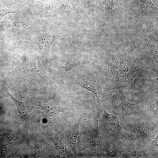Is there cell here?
<instances>
[{
  "mask_svg": "<svg viewBox=\"0 0 158 158\" xmlns=\"http://www.w3.org/2000/svg\"><path fill=\"white\" fill-rule=\"evenodd\" d=\"M40 105L44 111L47 114L56 115L63 110V108L51 102H44Z\"/></svg>",
  "mask_w": 158,
  "mask_h": 158,
  "instance_id": "obj_22",
  "label": "cell"
},
{
  "mask_svg": "<svg viewBox=\"0 0 158 158\" xmlns=\"http://www.w3.org/2000/svg\"><path fill=\"white\" fill-rule=\"evenodd\" d=\"M150 74L145 69L131 71L119 74L116 79L122 92L141 90L158 82V77L151 78Z\"/></svg>",
  "mask_w": 158,
  "mask_h": 158,
  "instance_id": "obj_2",
  "label": "cell"
},
{
  "mask_svg": "<svg viewBox=\"0 0 158 158\" xmlns=\"http://www.w3.org/2000/svg\"><path fill=\"white\" fill-rule=\"evenodd\" d=\"M89 62L86 56L81 54H76L69 56L64 59L61 63L62 71H68L76 66L86 64Z\"/></svg>",
  "mask_w": 158,
  "mask_h": 158,
  "instance_id": "obj_14",
  "label": "cell"
},
{
  "mask_svg": "<svg viewBox=\"0 0 158 158\" xmlns=\"http://www.w3.org/2000/svg\"><path fill=\"white\" fill-rule=\"evenodd\" d=\"M127 92H122L120 97V103L116 106L111 113L118 116L119 120H123L134 114L142 113L146 111L143 108L144 104L139 101L135 103H131L126 99Z\"/></svg>",
  "mask_w": 158,
  "mask_h": 158,
  "instance_id": "obj_4",
  "label": "cell"
},
{
  "mask_svg": "<svg viewBox=\"0 0 158 158\" xmlns=\"http://www.w3.org/2000/svg\"><path fill=\"white\" fill-rule=\"evenodd\" d=\"M95 75L82 77L79 80V85L83 88L91 92L95 96L97 107L106 105L103 97L101 88L97 84V78Z\"/></svg>",
  "mask_w": 158,
  "mask_h": 158,
  "instance_id": "obj_12",
  "label": "cell"
},
{
  "mask_svg": "<svg viewBox=\"0 0 158 158\" xmlns=\"http://www.w3.org/2000/svg\"><path fill=\"white\" fill-rule=\"evenodd\" d=\"M56 39L55 35L42 33L39 34L35 36L34 38V41L38 45L40 50L46 52L49 50Z\"/></svg>",
  "mask_w": 158,
  "mask_h": 158,
  "instance_id": "obj_18",
  "label": "cell"
},
{
  "mask_svg": "<svg viewBox=\"0 0 158 158\" xmlns=\"http://www.w3.org/2000/svg\"><path fill=\"white\" fill-rule=\"evenodd\" d=\"M147 66L140 55L131 53H121L118 71L119 74H121L131 71L145 69Z\"/></svg>",
  "mask_w": 158,
  "mask_h": 158,
  "instance_id": "obj_9",
  "label": "cell"
},
{
  "mask_svg": "<svg viewBox=\"0 0 158 158\" xmlns=\"http://www.w3.org/2000/svg\"><path fill=\"white\" fill-rule=\"evenodd\" d=\"M10 55L6 44L4 41H0V56L4 57H7Z\"/></svg>",
  "mask_w": 158,
  "mask_h": 158,
  "instance_id": "obj_25",
  "label": "cell"
},
{
  "mask_svg": "<svg viewBox=\"0 0 158 158\" xmlns=\"http://www.w3.org/2000/svg\"><path fill=\"white\" fill-rule=\"evenodd\" d=\"M79 133V122H75L70 125L66 132L68 142L74 154L76 155V142Z\"/></svg>",
  "mask_w": 158,
  "mask_h": 158,
  "instance_id": "obj_17",
  "label": "cell"
},
{
  "mask_svg": "<svg viewBox=\"0 0 158 158\" xmlns=\"http://www.w3.org/2000/svg\"><path fill=\"white\" fill-rule=\"evenodd\" d=\"M143 45V53L140 55L147 66L158 69V42L156 37L150 35H145Z\"/></svg>",
  "mask_w": 158,
  "mask_h": 158,
  "instance_id": "obj_8",
  "label": "cell"
},
{
  "mask_svg": "<svg viewBox=\"0 0 158 158\" xmlns=\"http://www.w3.org/2000/svg\"><path fill=\"white\" fill-rule=\"evenodd\" d=\"M152 85L140 90L141 97L139 101L146 104L150 107V111L158 118V85L155 87Z\"/></svg>",
  "mask_w": 158,
  "mask_h": 158,
  "instance_id": "obj_11",
  "label": "cell"
},
{
  "mask_svg": "<svg viewBox=\"0 0 158 158\" xmlns=\"http://www.w3.org/2000/svg\"><path fill=\"white\" fill-rule=\"evenodd\" d=\"M0 82L1 85L6 84L4 69L0 63Z\"/></svg>",
  "mask_w": 158,
  "mask_h": 158,
  "instance_id": "obj_26",
  "label": "cell"
},
{
  "mask_svg": "<svg viewBox=\"0 0 158 158\" xmlns=\"http://www.w3.org/2000/svg\"><path fill=\"white\" fill-rule=\"evenodd\" d=\"M8 96L14 102L17 107L20 118L22 121L26 122L29 121L32 114L35 111L36 108L27 99L25 102L17 100L10 93L6 85L1 87Z\"/></svg>",
  "mask_w": 158,
  "mask_h": 158,
  "instance_id": "obj_13",
  "label": "cell"
},
{
  "mask_svg": "<svg viewBox=\"0 0 158 158\" xmlns=\"http://www.w3.org/2000/svg\"><path fill=\"white\" fill-rule=\"evenodd\" d=\"M147 143L138 139L125 142L126 158H151Z\"/></svg>",
  "mask_w": 158,
  "mask_h": 158,
  "instance_id": "obj_10",
  "label": "cell"
},
{
  "mask_svg": "<svg viewBox=\"0 0 158 158\" xmlns=\"http://www.w3.org/2000/svg\"><path fill=\"white\" fill-rule=\"evenodd\" d=\"M46 133L54 142L58 153L60 156L65 157H75L72 152L71 149L67 147L60 140L58 133L50 130L47 131Z\"/></svg>",
  "mask_w": 158,
  "mask_h": 158,
  "instance_id": "obj_16",
  "label": "cell"
},
{
  "mask_svg": "<svg viewBox=\"0 0 158 158\" xmlns=\"http://www.w3.org/2000/svg\"><path fill=\"white\" fill-rule=\"evenodd\" d=\"M12 24V23L7 18L0 21V37L8 30Z\"/></svg>",
  "mask_w": 158,
  "mask_h": 158,
  "instance_id": "obj_24",
  "label": "cell"
},
{
  "mask_svg": "<svg viewBox=\"0 0 158 158\" xmlns=\"http://www.w3.org/2000/svg\"><path fill=\"white\" fill-rule=\"evenodd\" d=\"M121 53L113 54L109 52L102 51L95 55L100 64L118 69L120 66Z\"/></svg>",
  "mask_w": 158,
  "mask_h": 158,
  "instance_id": "obj_15",
  "label": "cell"
},
{
  "mask_svg": "<svg viewBox=\"0 0 158 158\" xmlns=\"http://www.w3.org/2000/svg\"><path fill=\"white\" fill-rule=\"evenodd\" d=\"M101 90L107 110L111 112L119 101L122 91L116 80L108 78Z\"/></svg>",
  "mask_w": 158,
  "mask_h": 158,
  "instance_id": "obj_6",
  "label": "cell"
},
{
  "mask_svg": "<svg viewBox=\"0 0 158 158\" xmlns=\"http://www.w3.org/2000/svg\"><path fill=\"white\" fill-rule=\"evenodd\" d=\"M157 10V8L153 4L151 0H141L140 6L136 17L141 18L156 13Z\"/></svg>",
  "mask_w": 158,
  "mask_h": 158,
  "instance_id": "obj_20",
  "label": "cell"
},
{
  "mask_svg": "<svg viewBox=\"0 0 158 158\" xmlns=\"http://www.w3.org/2000/svg\"><path fill=\"white\" fill-rule=\"evenodd\" d=\"M151 158H157L158 155V135L152 140L147 143Z\"/></svg>",
  "mask_w": 158,
  "mask_h": 158,
  "instance_id": "obj_23",
  "label": "cell"
},
{
  "mask_svg": "<svg viewBox=\"0 0 158 158\" xmlns=\"http://www.w3.org/2000/svg\"><path fill=\"white\" fill-rule=\"evenodd\" d=\"M21 12L20 8L13 4L3 1L0 2V16L2 18L8 14Z\"/></svg>",
  "mask_w": 158,
  "mask_h": 158,
  "instance_id": "obj_21",
  "label": "cell"
},
{
  "mask_svg": "<svg viewBox=\"0 0 158 158\" xmlns=\"http://www.w3.org/2000/svg\"><path fill=\"white\" fill-rule=\"evenodd\" d=\"M99 157L126 158L124 142L111 137H103Z\"/></svg>",
  "mask_w": 158,
  "mask_h": 158,
  "instance_id": "obj_7",
  "label": "cell"
},
{
  "mask_svg": "<svg viewBox=\"0 0 158 158\" xmlns=\"http://www.w3.org/2000/svg\"><path fill=\"white\" fill-rule=\"evenodd\" d=\"M93 71L97 77L104 76L114 80L116 79L119 74L118 71L114 68L101 64L95 66Z\"/></svg>",
  "mask_w": 158,
  "mask_h": 158,
  "instance_id": "obj_19",
  "label": "cell"
},
{
  "mask_svg": "<svg viewBox=\"0 0 158 158\" xmlns=\"http://www.w3.org/2000/svg\"><path fill=\"white\" fill-rule=\"evenodd\" d=\"M158 120L154 114L152 115L145 111L132 115L120 120V123L133 140H139L147 143L158 135Z\"/></svg>",
  "mask_w": 158,
  "mask_h": 158,
  "instance_id": "obj_1",
  "label": "cell"
},
{
  "mask_svg": "<svg viewBox=\"0 0 158 158\" xmlns=\"http://www.w3.org/2000/svg\"><path fill=\"white\" fill-rule=\"evenodd\" d=\"M120 123L117 116L109 113L107 109H104L99 119V130L102 136L112 137L123 142L133 140L128 133L122 129Z\"/></svg>",
  "mask_w": 158,
  "mask_h": 158,
  "instance_id": "obj_3",
  "label": "cell"
},
{
  "mask_svg": "<svg viewBox=\"0 0 158 158\" xmlns=\"http://www.w3.org/2000/svg\"><path fill=\"white\" fill-rule=\"evenodd\" d=\"M29 16L25 13H17L13 23L10 28L0 37V39L5 41L18 37L25 31L29 29L32 24Z\"/></svg>",
  "mask_w": 158,
  "mask_h": 158,
  "instance_id": "obj_5",
  "label": "cell"
}]
</instances>
